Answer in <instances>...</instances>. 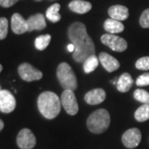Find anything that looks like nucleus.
Returning a JSON list of instances; mask_svg holds the SVG:
<instances>
[{"label":"nucleus","instance_id":"1","mask_svg":"<svg viewBox=\"0 0 149 149\" xmlns=\"http://www.w3.org/2000/svg\"><path fill=\"white\" fill-rule=\"evenodd\" d=\"M68 37L74 46L73 59L78 63L84 62L86 59L95 55V48L91 37L88 35L85 24L75 22L68 28Z\"/></svg>","mask_w":149,"mask_h":149},{"label":"nucleus","instance_id":"2","mask_svg":"<svg viewBox=\"0 0 149 149\" xmlns=\"http://www.w3.org/2000/svg\"><path fill=\"white\" fill-rule=\"evenodd\" d=\"M37 106L43 117L47 119H52L61 112V105L56 94L52 91H45L38 97Z\"/></svg>","mask_w":149,"mask_h":149},{"label":"nucleus","instance_id":"3","mask_svg":"<svg viewBox=\"0 0 149 149\" xmlns=\"http://www.w3.org/2000/svg\"><path fill=\"white\" fill-rule=\"evenodd\" d=\"M110 123V116L106 109H100L93 112L87 119V127L91 133H103Z\"/></svg>","mask_w":149,"mask_h":149},{"label":"nucleus","instance_id":"4","mask_svg":"<svg viewBox=\"0 0 149 149\" xmlns=\"http://www.w3.org/2000/svg\"><path fill=\"white\" fill-rule=\"evenodd\" d=\"M56 75L61 87L64 90L74 91L77 88V79L70 65L65 62L59 65L56 70Z\"/></svg>","mask_w":149,"mask_h":149},{"label":"nucleus","instance_id":"5","mask_svg":"<svg viewBox=\"0 0 149 149\" xmlns=\"http://www.w3.org/2000/svg\"><path fill=\"white\" fill-rule=\"evenodd\" d=\"M100 39L104 45H106L111 50L117 52H124L128 48L127 42L123 37L116 36L114 34H109V33L104 34Z\"/></svg>","mask_w":149,"mask_h":149},{"label":"nucleus","instance_id":"6","mask_svg":"<svg viewBox=\"0 0 149 149\" xmlns=\"http://www.w3.org/2000/svg\"><path fill=\"white\" fill-rule=\"evenodd\" d=\"M61 102L65 112L70 115H75L79 111L77 100L73 91L65 90L61 95Z\"/></svg>","mask_w":149,"mask_h":149},{"label":"nucleus","instance_id":"7","mask_svg":"<svg viewBox=\"0 0 149 149\" xmlns=\"http://www.w3.org/2000/svg\"><path fill=\"white\" fill-rule=\"evenodd\" d=\"M18 74L22 80L27 82L39 80L42 78V72L29 63H22L18 66Z\"/></svg>","mask_w":149,"mask_h":149},{"label":"nucleus","instance_id":"8","mask_svg":"<svg viewBox=\"0 0 149 149\" xmlns=\"http://www.w3.org/2000/svg\"><path fill=\"white\" fill-rule=\"evenodd\" d=\"M17 143L21 149H32L36 146L37 140L30 129L23 128L17 134Z\"/></svg>","mask_w":149,"mask_h":149},{"label":"nucleus","instance_id":"9","mask_svg":"<svg viewBox=\"0 0 149 149\" xmlns=\"http://www.w3.org/2000/svg\"><path fill=\"white\" fill-rule=\"evenodd\" d=\"M142 133L139 128H133L127 130L123 134L122 142L127 148H135L141 142Z\"/></svg>","mask_w":149,"mask_h":149},{"label":"nucleus","instance_id":"10","mask_svg":"<svg viewBox=\"0 0 149 149\" xmlns=\"http://www.w3.org/2000/svg\"><path fill=\"white\" fill-rule=\"evenodd\" d=\"M16 108V100L11 92L6 90L0 91V111L9 113Z\"/></svg>","mask_w":149,"mask_h":149},{"label":"nucleus","instance_id":"11","mask_svg":"<svg viewBox=\"0 0 149 149\" xmlns=\"http://www.w3.org/2000/svg\"><path fill=\"white\" fill-rule=\"evenodd\" d=\"M11 27L15 34L20 35L28 32V25L27 20H25L21 14L14 13L11 19Z\"/></svg>","mask_w":149,"mask_h":149},{"label":"nucleus","instance_id":"12","mask_svg":"<svg viewBox=\"0 0 149 149\" xmlns=\"http://www.w3.org/2000/svg\"><path fill=\"white\" fill-rule=\"evenodd\" d=\"M99 61H100L104 68L108 72H113L119 68L120 64L117 59L106 52H101L99 55Z\"/></svg>","mask_w":149,"mask_h":149},{"label":"nucleus","instance_id":"13","mask_svg":"<svg viewBox=\"0 0 149 149\" xmlns=\"http://www.w3.org/2000/svg\"><path fill=\"white\" fill-rule=\"evenodd\" d=\"M106 98L105 91L103 89L98 88L87 92L85 95V100L87 104L91 105H96L104 101Z\"/></svg>","mask_w":149,"mask_h":149},{"label":"nucleus","instance_id":"14","mask_svg":"<svg viewBox=\"0 0 149 149\" xmlns=\"http://www.w3.org/2000/svg\"><path fill=\"white\" fill-rule=\"evenodd\" d=\"M28 25V32L34 30H43L47 27L45 17L42 13H37L31 16L27 20Z\"/></svg>","mask_w":149,"mask_h":149},{"label":"nucleus","instance_id":"15","mask_svg":"<svg viewBox=\"0 0 149 149\" xmlns=\"http://www.w3.org/2000/svg\"><path fill=\"white\" fill-rule=\"evenodd\" d=\"M108 13L111 18L118 20V21H123V20H126L128 17V9L125 6H111L109 8Z\"/></svg>","mask_w":149,"mask_h":149},{"label":"nucleus","instance_id":"16","mask_svg":"<svg viewBox=\"0 0 149 149\" xmlns=\"http://www.w3.org/2000/svg\"><path fill=\"white\" fill-rule=\"evenodd\" d=\"M92 5L90 2L83 1V0H73L69 3V8L72 12L84 14L91 10Z\"/></svg>","mask_w":149,"mask_h":149},{"label":"nucleus","instance_id":"17","mask_svg":"<svg viewBox=\"0 0 149 149\" xmlns=\"http://www.w3.org/2000/svg\"><path fill=\"white\" fill-rule=\"evenodd\" d=\"M133 84V80L132 76L128 73H123L118 79L117 85H116L117 90L119 92H122V93L128 92L131 89Z\"/></svg>","mask_w":149,"mask_h":149},{"label":"nucleus","instance_id":"18","mask_svg":"<svg viewBox=\"0 0 149 149\" xmlns=\"http://www.w3.org/2000/svg\"><path fill=\"white\" fill-rule=\"evenodd\" d=\"M104 28L109 34H115V33L122 32L124 30V26L120 21H118L113 18H109L104 22Z\"/></svg>","mask_w":149,"mask_h":149},{"label":"nucleus","instance_id":"19","mask_svg":"<svg viewBox=\"0 0 149 149\" xmlns=\"http://www.w3.org/2000/svg\"><path fill=\"white\" fill-rule=\"evenodd\" d=\"M61 8V6L59 3H54L50 6L46 12V16L49 21L52 22H57L61 20V16L59 13V10Z\"/></svg>","mask_w":149,"mask_h":149},{"label":"nucleus","instance_id":"20","mask_svg":"<svg viewBox=\"0 0 149 149\" xmlns=\"http://www.w3.org/2000/svg\"><path fill=\"white\" fill-rule=\"evenodd\" d=\"M83 69L86 74H89L92 71H94L98 67L99 65V59L97 58V56L95 55H92L91 56H89L88 58L85 60L83 62Z\"/></svg>","mask_w":149,"mask_h":149},{"label":"nucleus","instance_id":"21","mask_svg":"<svg viewBox=\"0 0 149 149\" xmlns=\"http://www.w3.org/2000/svg\"><path fill=\"white\" fill-rule=\"evenodd\" d=\"M135 119L139 122H145L149 119V104H143L136 110Z\"/></svg>","mask_w":149,"mask_h":149},{"label":"nucleus","instance_id":"22","mask_svg":"<svg viewBox=\"0 0 149 149\" xmlns=\"http://www.w3.org/2000/svg\"><path fill=\"white\" fill-rule=\"evenodd\" d=\"M52 37L51 35L47 34V35H42L36 38L35 40V47L37 50L39 51H43L47 47L48 45L50 44Z\"/></svg>","mask_w":149,"mask_h":149},{"label":"nucleus","instance_id":"23","mask_svg":"<svg viewBox=\"0 0 149 149\" xmlns=\"http://www.w3.org/2000/svg\"><path fill=\"white\" fill-rule=\"evenodd\" d=\"M133 97L136 100L143 103V104H149V93L144 90H136L133 93Z\"/></svg>","mask_w":149,"mask_h":149},{"label":"nucleus","instance_id":"24","mask_svg":"<svg viewBox=\"0 0 149 149\" xmlns=\"http://www.w3.org/2000/svg\"><path fill=\"white\" fill-rule=\"evenodd\" d=\"M8 22L6 17H0V40L5 39L8 35Z\"/></svg>","mask_w":149,"mask_h":149},{"label":"nucleus","instance_id":"25","mask_svg":"<svg viewBox=\"0 0 149 149\" xmlns=\"http://www.w3.org/2000/svg\"><path fill=\"white\" fill-rule=\"evenodd\" d=\"M136 68L142 70H149V56H144L139 59L135 64Z\"/></svg>","mask_w":149,"mask_h":149},{"label":"nucleus","instance_id":"26","mask_svg":"<svg viewBox=\"0 0 149 149\" xmlns=\"http://www.w3.org/2000/svg\"><path fill=\"white\" fill-rule=\"evenodd\" d=\"M140 26L143 28H149V8L143 11L139 19Z\"/></svg>","mask_w":149,"mask_h":149},{"label":"nucleus","instance_id":"27","mask_svg":"<svg viewBox=\"0 0 149 149\" xmlns=\"http://www.w3.org/2000/svg\"><path fill=\"white\" fill-rule=\"evenodd\" d=\"M136 85L138 86H147L149 85V73H144L138 77L136 80Z\"/></svg>","mask_w":149,"mask_h":149},{"label":"nucleus","instance_id":"28","mask_svg":"<svg viewBox=\"0 0 149 149\" xmlns=\"http://www.w3.org/2000/svg\"><path fill=\"white\" fill-rule=\"evenodd\" d=\"M18 0H0V6L3 8H9L14 5Z\"/></svg>","mask_w":149,"mask_h":149},{"label":"nucleus","instance_id":"29","mask_svg":"<svg viewBox=\"0 0 149 149\" xmlns=\"http://www.w3.org/2000/svg\"><path fill=\"white\" fill-rule=\"evenodd\" d=\"M67 50H68V52H74V46L72 43H70V44H69V45L67 46Z\"/></svg>","mask_w":149,"mask_h":149},{"label":"nucleus","instance_id":"30","mask_svg":"<svg viewBox=\"0 0 149 149\" xmlns=\"http://www.w3.org/2000/svg\"><path fill=\"white\" fill-rule=\"evenodd\" d=\"M3 127H4V123L3 122V120L0 119V131L3 128Z\"/></svg>","mask_w":149,"mask_h":149},{"label":"nucleus","instance_id":"31","mask_svg":"<svg viewBox=\"0 0 149 149\" xmlns=\"http://www.w3.org/2000/svg\"><path fill=\"white\" fill-rule=\"evenodd\" d=\"M2 70H3V65L0 64V72H1Z\"/></svg>","mask_w":149,"mask_h":149},{"label":"nucleus","instance_id":"32","mask_svg":"<svg viewBox=\"0 0 149 149\" xmlns=\"http://www.w3.org/2000/svg\"><path fill=\"white\" fill-rule=\"evenodd\" d=\"M35 1H37V2H41V1H42V0H35Z\"/></svg>","mask_w":149,"mask_h":149},{"label":"nucleus","instance_id":"33","mask_svg":"<svg viewBox=\"0 0 149 149\" xmlns=\"http://www.w3.org/2000/svg\"><path fill=\"white\" fill-rule=\"evenodd\" d=\"M0 91H1V90H0Z\"/></svg>","mask_w":149,"mask_h":149}]
</instances>
